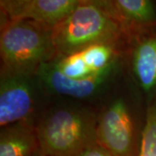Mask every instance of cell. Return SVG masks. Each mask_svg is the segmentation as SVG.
<instances>
[{
	"instance_id": "6da1fadb",
	"label": "cell",
	"mask_w": 156,
	"mask_h": 156,
	"mask_svg": "<svg viewBox=\"0 0 156 156\" xmlns=\"http://www.w3.org/2000/svg\"><path fill=\"white\" fill-rule=\"evenodd\" d=\"M97 117L76 103L49 108L35 124L39 150L46 156H78L96 143Z\"/></svg>"
},
{
	"instance_id": "7a4b0ae2",
	"label": "cell",
	"mask_w": 156,
	"mask_h": 156,
	"mask_svg": "<svg viewBox=\"0 0 156 156\" xmlns=\"http://www.w3.org/2000/svg\"><path fill=\"white\" fill-rule=\"evenodd\" d=\"M56 57L72 55L101 43L122 44L128 37L101 0H80L65 19L51 30Z\"/></svg>"
},
{
	"instance_id": "3957f363",
	"label": "cell",
	"mask_w": 156,
	"mask_h": 156,
	"mask_svg": "<svg viewBox=\"0 0 156 156\" xmlns=\"http://www.w3.org/2000/svg\"><path fill=\"white\" fill-rule=\"evenodd\" d=\"M0 56L1 76L35 75L42 64L56 57L51 29L1 17Z\"/></svg>"
},
{
	"instance_id": "277c9868",
	"label": "cell",
	"mask_w": 156,
	"mask_h": 156,
	"mask_svg": "<svg viewBox=\"0 0 156 156\" xmlns=\"http://www.w3.org/2000/svg\"><path fill=\"white\" fill-rule=\"evenodd\" d=\"M96 143L112 156H138L133 119L122 97L113 100L97 117Z\"/></svg>"
},
{
	"instance_id": "5b68a950",
	"label": "cell",
	"mask_w": 156,
	"mask_h": 156,
	"mask_svg": "<svg viewBox=\"0 0 156 156\" xmlns=\"http://www.w3.org/2000/svg\"><path fill=\"white\" fill-rule=\"evenodd\" d=\"M40 89H44L36 75L1 76L0 127L32 122Z\"/></svg>"
},
{
	"instance_id": "8992f818",
	"label": "cell",
	"mask_w": 156,
	"mask_h": 156,
	"mask_svg": "<svg viewBox=\"0 0 156 156\" xmlns=\"http://www.w3.org/2000/svg\"><path fill=\"white\" fill-rule=\"evenodd\" d=\"M119 65L120 61L89 77L70 79L62 75L50 61L42 64L35 75L45 92L74 100H84L100 93L114 78Z\"/></svg>"
},
{
	"instance_id": "52a82bcc",
	"label": "cell",
	"mask_w": 156,
	"mask_h": 156,
	"mask_svg": "<svg viewBox=\"0 0 156 156\" xmlns=\"http://www.w3.org/2000/svg\"><path fill=\"white\" fill-rule=\"evenodd\" d=\"M80 0H1V17L32 21L52 29L65 19Z\"/></svg>"
},
{
	"instance_id": "ba28073f",
	"label": "cell",
	"mask_w": 156,
	"mask_h": 156,
	"mask_svg": "<svg viewBox=\"0 0 156 156\" xmlns=\"http://www.w3.org/2000/svg\"><path fill=\"white\" fill-rule=\"evenodd\" d=\"M122 28L128 42L137 34L156 28V6L150 0H101Z\"/></svg>"
},
{
	"instance_id": "9c48e42d",
	"label": "cell",
	"mask_w": 156,
	"mask_h": 156,
	"mask_svg": "<svg viewBox=\"0 0 156 156\" xmlns=\"http://www.w3.org/2000/svg\"><path fill=\"white\" fill-rule=\"evenodd\" d=\"M134 80L147 95L156 94V28L137 34L128 41Z\"/></svg>"
},
{
	"instance_id": "30bf717a",
	"label": "cell",
	"mask_w": 156,
	"mask_h": 156,
	"mask_svg": "<svg viewBox=\"0 0 156 156\" xmlns=\"http://www.w3.org/2000/svg\"><path fill=\"white\" fill-rule=\"evenodd\" d=\"M39 143L33 122H20L0 130V156H33Z\"/></svg>"
},
{
	"instance_id": "8fae6325",
	"label": "cell",
	"mask_w": 156,
	"mask_h": 156,
	"mask_svg": "<svg viewBox=\"0 0 156 156\" xmlns=\"http://www.w3.org/2000/svg\"><path fill=\"white\" fill-rule=\"evenodd\" d=\"M121 45L113 43H101L91 45L78 53L93 72L99 73L120 61Z\"/></svg>"
},
{
	"instance_id": "7c38bea8",
	"label": "cell",
	"mask_w": 156,
	"mask_h": 156,
	"mask_svg": "<svg viewBox=\"0 0 156 156\" xmlns=\"http://www.w3.org/2000/svg\"><path fill=\"white\" fill-rule=\"evenodd\" d=\"M51 62L62 75L70 79H83L97 74L89 69L78 52L55 58Z\"/></svg>"
},
{
	"instance_id": "4fadbf2b",
	"label": "cell",
	"mask_w": 156,
	"mask_h": 156,
	"mask_svg": "<svg viewBox=\"0 0 156 156\" xmlns=\"http://www.w3.org/2000/svg\"><path fill=\"white\" fill-rule=\"evenodd\" d=\"M138 156H156V98L147 109Z\"/></svg>"
},
{
	"instance_id": "5bb4252c",
	"label": "cell",
	"mask_w": 156,
	"mask_h": 156,
	"mask_svg": "<svg viewBox=\"0 0 156 156\" xmlns=\"http://www.w3.org/2000/svg\"><path fill=\"white\" fill-rule=\"evenodd\" d=\"M78 156H112L108 152L102 148L97 143L91 145L83 151Z\"/></svg>"
},
{
	"instance_id": "9a60e30c",
	"label": "cell",
	"mask_w": 156,
	"mask_h": 156,
	"mask_svg": "<svg viewBox=\"0 0 156 156\" xmlns=\"http://www.w3.org/2000/svg\"><path fill=\"white\" fill-rule=\"evenodd\" d=\"M33 156H46V155H44V154H43L41 151L38 150L37 152V153H36V154H34Z\"/></svg>"
}]
</instances>
